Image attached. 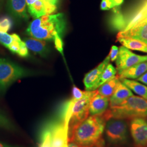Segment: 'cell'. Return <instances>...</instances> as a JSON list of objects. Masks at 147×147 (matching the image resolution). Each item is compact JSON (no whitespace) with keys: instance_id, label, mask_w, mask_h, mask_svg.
I'll use <instances>...</instances> for the list:
<instances>
[{"instance_id":"obj_1","label":"cell","mask_w":147,"mask_h":147,"mask_svg":"<svg viewBox=\"0 0 147 147\" xmlns=\"http://www.w3.org/2000/svg\"><path fill=\"white\" fill-rule=\"evenodd\" d=\"M106 121L101 115L89 116L69 135L68 141L79 147H104L102 136Z\"/></svg>"},{"instance_id":"obj_2","label":"cell","mask_w":147,"mask_h":147,"mask_svg":"<svg viewBox=\"0 0 147 147\" xmlns=\"http://www.w3.org/2000/svg\"><path fill=\"white\" fill-rule=\"evenodd\" d=\"M67 28V22L63 13L40 16L31 22L26 30L30 37L40 40H53L58 34L63 37Z\"/></svg>"},{"instance_id":"obj_3","label":"cell","mask_w":147,"mask_h":147,"mask_svg":"<svg viewBox=\"0 0 147 147\" xmlns=\"http://www.w3.org/2000/svg\"><path fill=\"white\" fill-rule=\"evenodd\" d=\"M101 116L106 121L111 118L123 120L145 118L147 117V100L133 95L119 104L110 106Z\"/></svg>"},{"instance_id":"obj_4","label":"cell","mask_w":147,"mask_h":147,"mask_svg":"<svg viewBox=\"0 0 147 147\" xmlns=\"http://www.w3.org/2000/svg\"><path fill=\"white\" fill-rule=\"evenodd\" d=\"M33 75L31 71L4 58H0V92L19 79Z\"/></svg>"},{"instance_id":"obj_5","label":"cell","mask_w":147,"mask_h":147,"mask_svg":"<svg viewBox=\"0 0 147 147\" xmlns=\"http://www.w3.org/2000/svg\"><path fill=\"white\" fill-rule=\"evenodd\" d=\"M98 93V90H86L81 99L78 100H74L73 98L70 99L71 112L68 123V135L81 122L89 117L90 101Z\"/></svg>"},{"instance_id":"obj_6","label":"cell","mask_w":147,"mask_h":147,"mask_svg":"<svg viewBox=\"0 0 147 147\" xmlns=\"http://www.w3.org/2000/svg\"><path fill=\"white\" fill-rule=\"evenodd\" d=\"M105 125V135L107 141L113 144H124L128 141L129 132L126 121L111 118Z\"/></svg>"},{"instance_id":"obj_7","label":"cell","mask_w":147,"mask_h":147,"mask_svg":"<svg viewBox=\"0 0 147 147\" xmlns=\"http://www.w3.org/2000/svg\"><path fill=\"white\" fill-rule=\"evenodd\" d=\"M147 61V56H140L132 53L129 49L121 46L119 47V53L116 60L117 73L132 66Z\"/></svg>"},{"instance_id":"obj_8","label":"cell","mask_w":147,"mask_h":147,"mask_svg":"<svg viewBox=\"0 0 147 147\" xmlns=\"http://www.w3.org/2000/svg\"><path fill=\"white\" fill-rule=\"evenodd\" d=\"M130 130L132 137L137 147L147 146V121L144 118L131 119Z\"/></svg>"},{"instance_id":"obj_9","label":"cell","mask_w":147,"mask_h":147,"mask_svg":"<svg viewBox=\"0 0 147 147\" xmlns=\"http://www.w3.org/2000/svg\"><path fill=\"white\" fill-rule=\"evenodd\" d=\"M118 37H126L140 40L147 45V18L129 29L119 32Z\"/></svg>"},{"instance_id":"obj_10","label":"cell","mask_w":147,"mask_h":147,"mask_svg":"<svg viewBox=\"0 0 147 147\" xmlns=\"http://www.w3.org/2000/svg\"><path fill=\"white\" fill-rule=\"evenodd\" d=\"M110 59L109 55L105 58L102 62L96 67L95 68L90 71L85 75L84 79V84L86 90H94V87L105 68L110 63Z\"/></svg>"},{"instance_id":"obj_11","label":"cell","mask_w":147,"mask_h":147,"mask_svg":"<svg viewBox=\"0 0 147 147\" xmlns=\"http://www.w3.org/2000/svg\"><path fill=\"white\" fill-rule=\"evenodd\" d=\"M110 105V98L99 94L98 93L94 95L89 103L90 116L102 115L108 109Z\"/></svg>"},{"instance_id":"obj_12","label":"cell","mask_w":147,"mask_h":147,"mask_svg":"<svg viewBox=\"0 0 147 147\" xmlns=\"http://www.w3.org/2000/svg\"><path fill=\"white\" fill-rule=\"evenodd\" d=\"M133 93L121 80L118 83L116 89L110 98V106L120 104L133 95Z\"/></svg>"},{"instance_id":"obj_13","label":"cell","mask_w":147,"mask_h":147,"mask_svg":"<svg viewBox=\"0 0 147 147\" xmlns=\"http://www.w3.org/2000/svg\"><path fill=\"white\" fill-rule=\"evenodd\" d=\"M8 7L16 18L24 20L28 19L26 0H8Z\"/></svg>"},{"instance_id":"obj_14","label":"cell","mask_w":147,"mask_h":147,"mask_svg":"<svg viewBox=\"0 0 147 147\" xmlns=\"http://www.w3.org/2000/svg\"><path fill=\"white\" fill-rule=\"evenodd\" d=\"M147 71V61L137 63L118 74L120 80L122 79H137Z\"/></svg>"},{"instance_id":"obj_15","label":"cell","mask_w":147,"mask_h":147,"mask_svg":"<svg viewBox=\"0 0 147 147\" xmlns=\"http://www.w3.org/2000/svg\"><path fill=\"white\" fill-rule=\"evenodd\" d=\"M24 42L28 49L41 56L45 57L49 52L47 43L42 40L28 38L25 39Z\"/></svg>"},{"instance_id":"obj_16","label":"cell","mask_w":147,"mask_h":147,"mask_svg":"<svg viewBox=\"0 0 147 147\" xmlns=\"http://www.w3.org/2000/svg\"><path fill=\"white\" fill-rule=\"evenodd\" d=\"M118 7L117 6L113 8V14L110 19V25L113 30L123 31L126 28L127 21Z\"/></svg>"},{"instance_id":"obj_17","label":"cell","mask_w":147,"mask_h":147,"mask_svg":"<svg viewBox=\"0 0 147 147\" xmlns=\"http://www.w3.org/2000/svg\"><path fill=\"white\" fill-rule=\"evenodd\" d=\"M117 41L128 49L147 53V45L140 40L126 37H117Z\"/></svg>"},{"instance_id":"obj_18","label":"cell","mask_w":147,"mask_h":147,"mask_svg":"<svg viewBox=\"0 0 147 147\" xmlns=\"http://www.w3.org/2000/svg\"><path fill=\"white\" fill-rule=\"evenodd\" d=\"M121 81L135 94L147 100V86L130 79H122Z\"/></svg>"},{"instance_id":"obj_19","label":"cell","mask_w":147,"mask_h":147,"mask_svg":"<svg viewBox=\"0 0 147 147\" xmlns=\"http://www.w3.org/2000/svg\"><path fill=\"white\" fill-rule=\"evenodd\" d=\"M120 80L119 77L117 74L115 76L100 86L98 89V93L104 96L110 98L115 92L117 84Z\"/></svg>"},{"instance_id":"obj_20","label":"cell","mask_w":147,"mask_h":147,"mask_svg":"<svg viewBox=\"0 0 147 147\" xmlns=\"http://www.w3.org/2000/svg\"><path fill=\"white\" fill-rule=\"evenodd\" d=\"M117 74L116 69L113 67L112 64L109 63L107 66L105 68L104 71L101 74L100 79L98 80L97 84L95 85L94 87V90L98 88L100 86L104 84L106 81L112 79L114 76H115Z\"/></svg>"},{"instance_id":"obj_21","label":"cell","mask_w":147,"mask_h":147,"mask_svg":"<svg viewBox=\"0 0 147 147\" xmlns=\"http://www.w3.org/2000/svg\"><path fill=\"white\" fill-rule=\"evenodd\" d=\"M38 147H51L50 132L47 125L44 127L41 132Z\"/></svg>"},{"instance_id":"obj_22","label":"cell","mask_w":147,"mask_h":147,"mask_svg":"<svg viewBox=\"0 0 147 147\" xmlns=\"http://www.w3.org/2000/svg\"><path fill=\"white\" fill-rule=\"evenodd\" d=\"M0 127L9 131H16V127L11 121L0 111Z\"/></svg>"},{"instance_id":"obj_23","label":"cell","mask_w":147,"mask_h":147,"mask_svg":"<svg viewBox=\"0 0 147 147\" xmlns=\"http://www.w3.org/2000/svg\"><path fill=\"white\" fill-rule=\"evenodd\" d=\"M13 21L8 16H3L0 18V32H7L11 30Z\"/></svg>"},{"instance_id":"obj_24","label":"cell","mask_w":147,"mask_h":147,"mask_svg":"<svg viewBox=\"0 0 147 147\" xmlns=\"http://www.w3.org/2000/svg\"><path fill=\"white\" fill-rule=\"evenodd\" d=\"M11 35L13 36V40L12 42L11 43V45L9 46V47H8V49L11 51V52L18 54L20 49L21 42L22 41L21 40L20 37L16 34H13Z\"/></svg>"},{"instance_id":"obj_25","label":"cell","mask_w":147,"mask_h":147,"mask_svg":"<svg viewBox=\"0 0 147 147\" xmlns=\"http://www.w3.org/2000/svg\"><path fill=\"white\" fill-rule=\"evenodd\" d=\"M13 40L12 35L9 34L7 32H0V42L5 47H9Z\"/></svg>"},{"instance_id":"obj_26","label":"cell","mask_w":147,"mask_h":147,"mask_svg":"<svg viewBox=\"0 0 147 147\" xmlns=\"http://www.w3.org/2000/svg\"><path fill=\"white\" fill-rule=\"evenodd\" d=\"M117 7L113 0H102L100 4V9L102 11L110 10Z\"/></svg>"},{"instance_id":"obj_27","label":"cell","mask_w":147,"mask_h":147,"mask_svg":"<svg viewBox=\"0 0 147 147\" xmlns=\"http://www.w3.org/2000/svg\"><path fill=\"white\" fill-rule=\"evenodd\" d=\"M54 42L56 49L58 50L59 53H61V55L64 57L63 55V42L62 39V37L57 34L55 36L54 38Z\"/></svg>"},{"instance_id":"obj_28","label":"cell","mask_w":147,"mask_h":147,"mask_svg":"<svg viewBox=\"0 0 147 147\" xmlns=\"http://www.w3.org/2000/svg\"><path fill=\"white\" fill-rule=\"evenodd\" d=\"M73 99L75 100H79L81 99L84 96L86 91H82L79 89L75 86H74L73 88Z\"/></svg>"},{"instance_id":"obj_29","label":"cell","mask_w":147,"mask_h":147,"mask_svg":"<svg viewBox=\"0 0 147 147\" xmlns=\"http://www.w3.org/2000/svg\"><path fill=\"white\" fill-rule=\"evenodd\" d=\"M118 53H119V47H117L115 45H113L111 47L110 53L109 55L110 61L114 62L116 61L118 55Z\"/></svg>"},{"instance_id":"obj_30","label":"cell","mask_w":147,"mask_h":147,"mask_svg":"<svg viewBox=\"0 0 147 147\" xmlns=\"http://www.w3.org/2000/svg\"><path fill=\"white\" fill-rule=\"evenodd\" d=\"M18 55L21 57H27L28 56V50L24 42H22L20 47L19 51L18 53Z\"/></svg>"},{"instance_id":"obj_31","label":"cell","mask_w":147,"mask_h":147,"mask_svg":"<svg viewBox=\"0 0 147 147\" xmlns=\"http://www.w3.org/2000/svg\"><path fill=\"white\" fill-rule=\"evenodd\" d=\"M136 81L142 82V84L147 85V71L143 74L141 76L136 79Z\"/></svg>"},{"instance_id":"obj_32","label":"cell","mask_w":147,"mask_h":147,"mask_svg":"<svg viewBox=\"0 0 147 147\" xmlns=\"http://www.w3.org/2000/svg\"><path fill=\"white\" fill-rule=\"evenodd\" d=\"M0 147H20L19 146H12V145H9L5 144L2 142H0Z\"/></svg>"},{"instance_id":"obj_33","label":"cell","mask_w":147,"mask_h":147,"mask_svg":"<svg viewBox=\"0 0 147 147\" xmlns=\"http://www.w3.org/2000/svg\"><path fill=\"white\" fill-rule=\"evenodd\" d=\"M38 0H26V1L27 7H29L33 4L34 2H36Z\"/></svg>"},{"instance_id":"obj_34","label":"cell","mask_w":147,"mask_h":147,"mask_svg":"<svg viewBox=\"0 0 147 147\" xmlns=\"http://www.w3.org/2000/svg\"><path fill=\"white\" fill-rule=\"evenodd\" d=\"M113 1H114L115 3L116 4V6H119L124 2V0H113Z\"/></svg>"},{"instance_id":"obj_35","label":"cell","mask_w":147,"mask_h":147,"mask_svg":"<svg viewBox=\"0 0 147 147\" xmlns=\"http://www.w3.org/2000/svg\"><path fill=\"white\" fill-rule=\"evenodd\" d=\"M68 147H79L76 143L74 142H68Z\"/></svg>"}]
</instances>
